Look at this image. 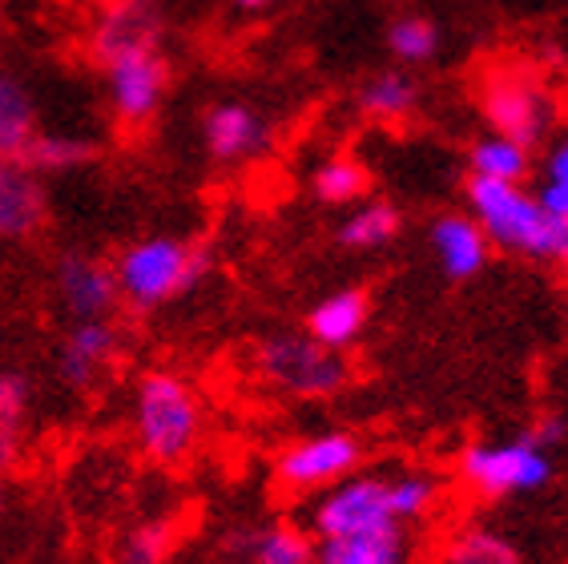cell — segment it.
Segmentation results:
<instances>
[{"instance_id": "cell-15", "label": "cell", "mask_w": 568, "mask_h": 564, "mask_svg": "<svg viewBox=\"0 0 568 564\" xmlns=\"http://www.w3.org/2000/svg\"><path fill=\"white\" fill-rule=\"evenodd\" d=\"M432 250H436L439 271L448 274V279L464 282L488 266L493 242H488V234H484L480 222L471 214H439L432 222Z\"/></svg>"}, {"instance_id": "cell-31", "label": "cell", "mask_w": 568, "mask_h": 564, "mask_svg": "<svg viewBox=\"0 0 568 564\" xmlns=\"http://www.w3.org/2000/svg\"><path fill=\"white\" fill-rule=\"evenodd\" d=\"M540 207L548 210L552 218H560V222H568V182H552V178H545V185H540Z\"/></svg>"}, {"instance_id": "cell-25", "label": "cell", "mask_w": 568, "mask_h": 564, "mask_svg": "<svg viewBox=\"0 0 568 564\" xmlns=\"http://www.w3.org/2000/svg\"><path fill=\"white\" fill-rule=\"evenodd\" d=\"M387 500H392L395 524L424 521L439 504V480L432 472H399L387 480Z\"/></svg>"}, {"instance_id": "cell-17", "label": "cell", "mask_w": 568, "mask_h": 564, "mask_svg": "<svg viewBox=\"0 0 568 564\" xmlns=\"http://www.w3.org/2000/svg\"><path fill=\"white\" fill-rule=\"evenodd\" d=\"M367 319H372L367 294L351 286V291H335L311 306V315H306V335L331 351H343L363 335Z\"/></svg>"}, {"instance_id": "cell-12", "label": "cell", "mask_w": 568, "mask_h": 564, "mask_svg": "<svg viewBox=\"0 0 568 564\" xmlns=\"http://www.w3.org/2000/svg\"><path fill=\"white\" fill-rule=\"evenodd\" d=\"M53 282L57 299L73 319H110V311L121 299L113 266L93 259V254H61Z\"/></svg>"}, {"instance_id": "cell-32", "label": "cell", "mask_w": 568, "mask_h": 564, "mask_svg": "<svg viewBox=\"0 0 568 564\" xmlns=\"http://www.w3.org/2000/svg\"><path fill=\"white\" fill-rule=\"evenodd\" d=\"M545 178L552 182H568V138H560L545 158Z\"/></svg>"}, {"instance_id": "cell-3", "label": "cell", "mask_w": 568, "mask_h": 564, "mask_svg": "<svg viewBox=\"0 0 568 564\" xmlns=\"http://www.w3.org/2000/svg\"><path fill=\"white\" fill-rule=\"evenodd\" d=\"M133 432L158 464H182L202 440V400L174 371H150L133 395Z\"/></svg>"}, {"instance_id": "cell-34", "label": "cell", "mask_w": 568, "mask_h": 564, "mask_svg": "<svg viewBox=\"0 0 568 564\" xmlns=\"http://www.w3.org/2000/svg\"><path fill=\"white\" fill-rule=\"evenodd\" d=\"M230 4H239V9H246V12H258V9H266V4H274V0H230Z\"/></svg>"}, {"instance_id": "cell-13", "label": "cell", "mask_w": 568, "mask_h": 564, "mask_svg": "<svg viewBox=\"0 0 568 564\" xmlns=\"http://www.w3.org/2000/svg\"><path fill=\"white\" fill-rule=\"evenodd\" d=\"M202 141L214 162H251L271 145V125L258 109L242 101H219L206 109Z\"/></svg>"}, {"instance_id": "cell-24", "label": "cell", "mask_w": 568, "mask_h": 564, "mask_svg": "<svg viewBox=\"0 0 568 564\" xmlns=\"http://www.w3.org/2000/svg\"><path fill=\"white\" fill-rule=\"evenodd\" d=\"M439 564H520V553H516L513 541H504L500 532L471 524V528H459L452 536Z\"/></svg>"}, {"instance_id": "cell-2", "label": "cell", "mask_w": 568, "mask_h": 564, "mask_svg": "<svg viewBox=\"0 0 568 564\" xmlns=\"http://www.w3.org/2000/svg\"><path fill=\"white\" fill-rule=\"evenodd\" d=\"M210 271V250L186 239H165L153 234L125 246L113 262L118 274V294L133 311H153V306L174 303L178 294L194 291Z\"/></svg>"}, {"instance_id": "cell-5", "label": "cell", "mask_w": 568, "mask_h": 564, "mask_svg": "<svg viewBox=\"0 0 568 564\" xmlns=\"http://www.w3.org/2000/svg\"><path fill=\"white\" fill-rule=\"evenodd\" d=\"M552 480V452L532 444L528 435L500 444H471L459 456V484L484 500L528 496Z\"/></svg>"}, {"instance_id": "cell-35", "label": "cell", "mask_w": 568, "mask_h": 564, "mask_svg": "<svg viewBox=\"0 0 568 564\" xmlns=\"http://www.w3.org/2000/svg\"><path fill=\"white\" fill-rule=\"evenodd\" d=\"M4 500H9V484H4V472H0V512H4Z\"/></svg>"}, {"instance_id": "cell-11", "label": "cell", "mask_w": 568, "mask_h": 564, "mask_svg": "<svg viewBox=\"0 0 568 564\" xmlns=\"http://www.w3.org/2000/svg\"><path fill=\"white\" fill-rule=\"evenodd\" d=\"M121 351V331L113 319H77L57 351V375L73 391H93Z\"/></svg>"}, {"instance_id": "cell-7", "label": "cell", "mask_w": 568, "mask_h": 564, "mask_svg": "<svg viewBox=\"0 0 568 564\" xmlns=\"http://www.w3.org/2000/svg\"><path fill=\"white\" fill-rule=\"evenodd\" d=\"M363 464V440L355 432H318L286 444L274 460V480L286 492H327L355 476Z\"/></svg>"}, {"instance_id": "cell-8", "label": "cell", "mask_w": 568, "mask_h": 564, "mask_svg": "<svg viewBox=\"0 0 568 564\" xmlns=\"http://www.w3.org/2000/svg\"><path fill=\"white\" fill-rule=\"evenodd\" d=\"M395 524L392 500H387V476L372 472H355V476L331 484L318 492L315 508H311V532L318 541H335V536H355V532H375Z\"/></svg>"}, {"instance_id": "cell-18", "label": "cell", "mask_w": 568, "mask_h": 564, "mask_svg": "<svg viewBox=\"0 0 568 564\" xmlns=\"http://www.w3.org/2000/svg\"><path fill=\"white\" fill-rule=\"evenodd\" d=\"M254 564H315V532L298 528L291 521H274L266 528H254L239 544Z\"/></svg>"}, {"instance_id": "cell-33", "label": "cell", "mask_w": 568, "mask_h": 564, "mask_svg": "<svg viewBox=\"0 0 568 564\" xmlns=\"http://www.w3.org/2000/svg\"><path fill=\"white\" fill-rule=\"evenodd\" d=\"M214 564H254V561H251V556H246V553H242V548H234V553L219 556V561H214Z\"/></svg>"}, {"instance_id": "cell-23", "label": "cell", "mask_w": 568, "mask_h": 564, "mask_svg": "<svg viewBox=\"0 0 568 564\" xmlns=\"http://www.w3.org/2000/svg\"><path fill=\"white\" fill-rule=\"evenodd\" d=\"M404 218L392 202H363V207L351 210V218H343L339 242L347 250H379L399 234Z\"/></svg>"}, {"instance_id": "cell-28", "label": "cell", "mask_w": 568, "mask_h": 564, "mask_svg": "<svg viewBox=\"0 0 568 564\" xmlns=\"http://www.w3.org/2000/svg\"><path fill=\"white\" fill-rule=\"evenodd\" d=\"M170 548H174L170 524H162V521L138 524V528L125 532V541H121V564H165Z\"/></svg>"}, {"instance_id": "cell-10", "label": "cell", "mask_w": 568, "mask_h": 564, "mask_svg": "<svg viewBox=\"0 0 568 564\" xmlns=\"http://www.w3.org/2000/svg\"><path fill=\"white\" fill-rule=\"evenodd\" d=\"M165 21L158 0H113L101 4V17L93 24L89 49L101 66L121 53H138V49H162Z\"/></svg>"}, {"instance_id": "cell-20", "label": "cell", "mask_w": 568, "mask_h": 564, "mask_svg": "<svg viewBox=\"0 0 568 564\" xmlns=\"http://www.w3.org/2000/svg\"><path fill=\"white\" fill-rule=\"evenodd\" d=\"M37 105L21 81L0 73V153L4 158H24L37 138Z\"/></svg>"}, {"instance_id": "cell-21", "label": "cell", "mask_w": 568, "mask_h": 564, "mask_svg": "<svg viewBox=\"0 0 568 564\" xmlns=\"http://www.w3.org/2000/svg\"><path fill=\"white\" fill-rule=\"evenodd\" d=\"M419 101V85L399 69H383L372 73L359 85V109L372 121H404Z\"/></svg>"}, {"instance_id": "cell-36", "label": "cell", "mask_w": 568, "mask_h": 564, "mask_svg": "<svg viewBox=\"0 0 568 564\" xmlns=\"http://www.w3.org/2000/svg\"><path fill=\"white\" fill-rule=\"evenodd\" d=\"M93 4H113V0H93Z\"/></svg>"}, {"instance_id": "cell-6", "label": "cell", "mask_w": 568, "mask_h": 564, "mask_svg": "<svg viewBox=\"0 0 568 564\" xmlns=\"http://www.w3.org/2000/svg\"><path fill=\"white\" fill-rule=\"evenodd\" d=\"M480 113L493 125V133L520 141V145H540L545 133L557 121V105L545 89L536 85L532 77L516 73V69H500V73L484 77L480 89Z\"/></svg>"}, {"instance_id": "cell-14", "label": "cell", "mask_w": 568, "mask_h": 564, "mask_svg": "<svg viewBox=\"0 0 568 564\" xmlns=\"http://www.w3.org/2000/svg\"><path fill=\"white\" fill-rule=\"evenodd\" d=\"M49 202H44L41 174H33L21 158L0 153V239L24 242L44 226Z\"/></svg>"}, {"instance_id": "cell-9", "label": "cell", "mask_w": 568, "mask_h": 564, "mask_svg": "<svg viewBox=\"0 0 568 564\" xmlns=\"http://www.w3.org/2000/svg\"><path fill=\"white\" fill-rule=\"evenodd\" d=\"M105 89H110L113 118L121 125H145L162 109L170 89V66L162 49H138L105 61Z\"/></svg>"}, {"instance_id": "cell-30", "label": "cell", "mask_w": 568, "mask_h": 564, "mask_svg": "<svg viewBox=\"0 0 568 564\" xmlns=\"http://www.w3.org/2000/svg\"><path fill=\"white\" fill-rule=\"evenodd\" d=\"M24 452V420L0 415V472H9Z\"/></svg>"}, {"instance_id": "cell-29", "label": "cell", "mask_w": 568, "mask_h": 564, "mask_svg": "<svg viewBox=\"0 0 568 564\" xmlns=\"http://www.w3.org/2000/svg\"><path fill=\"white\" fill-rule=\"evenodd\" d=\"M525 435L532 440V444L545 447V452H557V447L568 440V420L560 412H540L532 423H528Z\"/></svg>"}, {"instance_id": "cell-4", "label": "cell", "mask_w": 568, "mask_h": 564, "mask_svg": "<svg viewBox=\"0 0 568 564\" xmlns=\"http://www.w3.org/2000/svg\"><path fill=\"white\" fill-rule=\"evenodd\" d=\"M254 375L266 387L295 395V400H327L335 391L351 383V363L343 351H331L323 343L295 331H278V335L258 339L254 348Z\"/></svg>"}, {"instance_id": "cell-22", "label": "cell", "mask_w": 568, "mask_h": 564, "mask_svg": "<svg viewBox=\"0 0 568 564\" xmlns=\"http://www.w3.org/2000/svg\"><path fill=\"white\" fill-rule=\"evenodd\" d=\"M98 158V145L77 133H37L29 153L21 162L33 170V174H69V170H81Z\"/></svg>"}, {"instance_id": "cell-27", "label": "cell", "mask_w": 568, "mask_h": 564, "mask_svg": "<svg viewBox=\"0 0 568 564\" xmlns=\"http://www.w3.org/2000/svg\"><path fill=\"white\" fill-rule=\"evenodd\" d=\"M387 49H392L404 66H427L439 49V29L419 12H407L387 29Z\"/></svg>"}, {"instance_id": "cell-19", "label": "cell", "mask_w": 568, "mask_h": 564, "mask_svg": "<svg viewBox=\"0 0 568 564\" xmlns=\"http://www.w3.org/2000/svg\"><path fill=\"white\" fill-rule=\"evenodd\" d=\"M468 170L471 178H484V182L520 185L528 178V170H532V150L513 138H504V133H488V138L471 141Z\"/></svg>"}, {"instance_id": "cell-26", "label": "cell", "mask_w": 568, "mask_h": 564, "mask_svg": "<svg viewBox=\"0 0 568 564\" xmlns=\"http://www.w3.org/2000/svg\"><path fill=\"white\" fill-rule=\"evenodd\" d=\"M367 170H363L355 158H331L315 170V194L318 202H331V207H351V202H359L367 194Z\"/></svg>"}, {"instance_id": "cell-1", "label": "cell", "mask_w": 568, "mask_h": 564, "mask_svg": "<svg viewBox=\"0 0 568 564\" xmlns=\"http://www.w3.org/2000/svg\"><path fill=\"white\" fill-rule=\"evenodd\" d=\"M468 214L480 222L493 246L520 259L568 266V222L548 214L525 185L468 178Z\"/></svg>"}, {"instance_id": "cell-16", "label": "cell", "mask_w": 568, "mask_h": 564, "mask_svg": "<svg viewBox=\"0 0 568 564\" xmlns=\"http://www.w3.org/2000/svg\"><path fill=\"white\" fill-rule=\"evenodd\" d=\"M315 564H412V536L404 524L318 541Z\"/></svg>"}]
</instances>
